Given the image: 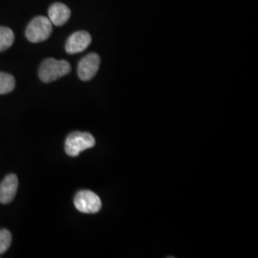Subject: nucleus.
<instances>
[{
    "label": "nucleus",
    "mask_w": 258,
    "mask_h": 258,
    "mask_svg": "<svg viewBox=\"0 0 258 258\" xmlns=\"http://www.w3.org/2000/svg\"><path fill=\"white\" fill-rule=\"evenodd\" d=\"M53 30V24L46 17H37L33 19L25 31L28 40L38 43L46 40Z\"/></svg>",
    "instance_id": "7ed1b4c3"
},
{
    "label": "nucleus",
    "mask_w": 258,
    "mask_h": 258,
    "mask_svg": "<svg viewBox=\"0 0 258 258\" xmlns=\"http://www.w3.org/2000/svg\"><path fill=\"white\" fill-rule=\"evenodd\" d=\"M74 205L79 212L93 214L100 212L102 201L100 197L90 190H81L76 194Z\"/></svg>",
    "instance_id": "20e7f679"
},
{
    "label": "nucleus",
    "mask_w": 258,
    "mask_h": 258,
    "mask_svg": "<svg viewBox=\"0 0 258 258\" xmlns=\"http://www.w3.org/2000/svg\"><path fill=\"white\" fill-rule=\"evenodd\" d=\"M96 145L95 138L90 133L76 131L68 135L65 141L64 149L67 155L79 156L83 151L92 148Z\"/></svg>",
    "instance_id": "f03ea898"
},
{
    "label": "nucleus",
    "mask_w": 258,
    "mask_h": 258,
    "mask_svg": "<svg viewBox=\"0 0 258 258\" xmlns=\"http://www.w3.org/2000/svg\"><path fill=\"white\" fill-rule=\"evenodd\" d=\"M71 17V11L62 3L53 4L48 11V19L55 26H62Z\"/></svg>",
    "instance_id": "6e6552de"
},
{
    "label": "nucleus",
    "mask_w": 258,
    "mask_h": 258,
    "mask_svg": "<svg viewBox=\"0 0 258 258\" xmlns=\"http://www.w3.org/2000/svg\"><path fill=\"white\" fill-rule=\"evenodd\" d=\"M12 243V234L8 230H0V254L9 249Z\"/></svg>",
    "instance_id": "9b49d317"
},
{
    "label": "nucleus",
    "mask_w": 258,
    "mask_h": 258,
    "mask_svg": "<svg viewBox=\"0 0 258 258\" xmlns=\"http://www.w3.org/2000/svg\"><path fill=\"white\" fill-rule=\"evenodd\" d=\"M91 36L85 31L76 32L66 41L65 50L68 54L74 55L83 52L91 43Z\"/></svg>",
    "instance_id": "423d86ee"
},
{
    "label": "nucleus",
    "mask_w": 258,
    "mask_h": 258,
    "mask_svg": "<svg viewBox=\"0 0 258 258\" xmlns=\"http://www.w3.org/2000/svg\"><path fill=\"white\" fill-rule=\"evenodd\" d=\"M71 72V66L66 60L47 58L39 67L38 76L43 83H52Z\"/></svg>",
    "instance_id": "f257e3e1"
},
{
    "label": "nucleus",
    "mask_w": 258,
    "mask_h": 258,
    "mask_svg": "<svg viewBox=\"0 0 258 258\" xmlns=\"http://www.w3.org/2000/svg\"><path fill=\"white\" fill-rule=\"evenodd\" d=\"M16 87V80L12 75L0 72V95L12 92Z\"/></svg>",
    "instance_id": "9d476101"
},
{
    "label": "nucleus",
    "mask_w": 258,
    "mask_h": 258,
    "mask_svg": "<svg viewBox=\"0 0 258 258\" xmlns=\"http://www.w3.org/2000/svg\"><path fill=\"white\" fill-rule=\"evenodd\" d=\"M15 35L13 31L7 27H0V52L7 50L13 45Z\"/></svg>",
    "instance_id": "1a4fd4ad"
},
{
    "label": "nucleus",
    "mask_w": 258,
    "mask_h": 258,
    "mask_svg": "<svg viewBox=\"0 0 258 258\" xmlns=\"http://www.w3.org/2000/svg\"><path fill=\"white\" fill-rule=\"evenodd\" d=\"M101 63L98 54L91 53L81 59L78 65V75L83 82L90 81L97 74Z\"/></svg>",
    "instance_id": "39448f33"
},
{
    "label": "nucleus",
    "mask_w": 258,
    "mask_h": 258,
    "mask_svg": "<svg viewBox=\"0 0 258 258\" xmlns=\"http://www.w3.org/2000/svg\"><path fill=\"white\" fill-rule=\"evenodd\" d=\"M19 188V179L15 174H9L0 184V203L9 204L14 200Z\"/></svg>",
    "instance_id": "0eeeda50"
}]
</instances>
